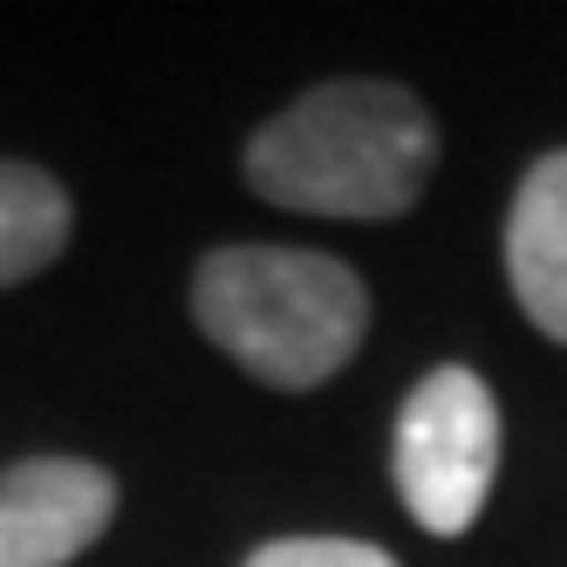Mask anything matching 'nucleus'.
<instances>
[{
  "mask_svg": "<svg viewBox=\"0 0 567 567\" xmlns=\"http://www.w3.org/2000/svg\"><path fill=\"white\" fill-rule=\"evenodd\" d=\"M437 165L431 110L396 83H321L247 144V185L315 219H396Z\"/></svg>",
  "mask_w": 567,
  "mask_h": 567,
  "instance_id": "nucleus-1",
  "label": "nucleus"
},
{
  "mask_svg": "<svg viewBox=\"0 0 567 567\" xmlns=\"http://www.w3.org/2000/svg\"><path fill=\"white\" fill-rule=\"evenodd\" d=\"M192 315L239 370L274 390H315L355 355L370 329L362 280L301 247H219L198 260Z\"/></svg>",
  "mask_w": 567,
  "mask_h": 567,
  "instance_id": "nucleus-2",
  "label": "nucleus"
},
{
  "mask_svg": "<svg viewBox=\"0 0 567 567\" xmlns=\"http://www.w3.org/2000/svg\"><path fill=\"white\" fill-rule=\"evenodd\" d=\"M499 472V403L472 370H431L396 417V493L424 534H465Z\"/></svg>",
  "mask_w": 567,
  "mask_h": 567,
  "instance_id": "nucleus-3",
  "label": "nucleus"
},
{
  "mask_svg": "<svg viewBox=\"0 0 567 567\" xmlns=\"http://www.w3.org/2000/svg\"><path fill=\"white\" fill-rule=\"evenodd\" d=\"M116 513V485L90 458H28L0 472V567H69Z\"/></svg>",
  "mask_w": 567,
  "mask_h": 567,
  "instance_id": "nucleus-4",
  "label": "nucleus"
},
{
  "mask_svg": "<svg viewBox=\"0 0 567 567\" xmlns=\"http://www.w3.org/2000/svg\"><path fill=\"white\" fill-rule=\"evenodd\" d=\"M506 280H513L526 321L547 342H567V151H547L513 198Z\"/></svg>",
  "mask_w": 567,
  "mask_h": 567,
  "instance_id": "nucleus-5",
  "label": "nucleus"
},
{
  "mask_svg": "<svg viewBox=\"0 0 567 567\" xmlns=\"http://www.w3.org/2000/svg\"><path fill=\"white\" fill-rule=\"evenodd\" d=\"M69 192L42 165H0V288L42 274L69 247Z\"/></svg>",
  "mask_w": 567,
  "mask_h": 567,
  "instance_id": "nucleus-6",
  "label": "nucleus"
},
{
  "mask_svg": "<svg viewBox=\"0 0 567 567\" xmlns=\"http://www.w3.org/2000/svg\"><path fill=\"white\" fill-rule=\"evenodd\" d=\"M247 567H396L383 547H370V540H321V534H308V540H267Z\"/></svg>",
  "mask_w": 567,
  "mask_h": 567,
  "instance_id": "nucleus-7",
  "label": "nucleus"
}]
</instances>
